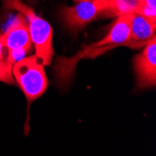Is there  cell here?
Instances as JSON below:
<instances>
[{"instance_id": "cell-1", "label": "cell", "mask_w": 156, "mask_h": 156, "mask_svg": "<svg viewBox=\"0 0 156 156\" xmlns=\"http://www.w3.org/2000/svg\"><path fill=\"white\" fill-rule=\"evenodd\" d=\"M4 9L16 10L25 18L31 40L35 46L36 56L43 66H49L53 56V30L50 23L37 15L33 9L21 0H1Z\"/></svg>"}, {"instance_id": "cell-2", "label": "cell", "mask_w": 156, "mask_h": 156, "mask_svg": "<svg viewBox=\"0 0 156 156\" xmlns=\"http://www.w3.org/2000/svg\"><path fill=\"white\" fill-rule=\"evenodd\" d=\"M12 75L29 104L40 97L48 89L49 80L44 66L36 55L24 57L16 62L12 66Z\"/></svg>"}, {"instance_id": "cell-3", "label": "cell", "mask_w": 156, "mask_h": 156, "mask_svg": "<svg viewBox=\"0 0 156 156\" xmlns=\"http://www.w3.org/2000/svg\"><path fill=\"white\" fill-rule=\"evenodd\" d=\"M108 0H85L73 7H62L60 9L61 20L71 33L79 30L94 21L107 9Z\"/></svg>"}, {"instance_id": "cell-4", "label": "cell", "mask_w": 156, "mask_h": 156, "mask_svg": "<svg viewBox=\"0 0 156 156\" xmlns=\"http://www.w3.org/2000/svg\"><path fill=\"white\" fill-rule=\"evenodd\" d=\"M135 71L139 88L154 87L156 84V37H151L144 50L135 57Z\"/></svg>"}, {"instance_id": "cell-5", "label": "cell", "mask_w": 156, "mask_h": 156, "mask_svg": "<svg viewBox=\"0 0 156 156\" xmlns=\"http://www.w3.org/2000/svg\"><path fill=\"white\" fill-rule=\"evenodd\" d=\"M4 44L8 51L15 49H25L32 51L33 42L29 34V29L25 18L19 13L7 28L5 33L1 34Z\"/></svg>"}, {"instance_id": "cell-6", "label": "cell", "mask_w": 156, "mask_h": 156, "mask_svg": "<svg viewBox=\"0 0 156 156\" xmlns=\"http://www.w3.org/2000/svg\"><path fill=\"white\" fill-rule=\"evenodd\" d=\"M134 13L130 14H122L118 16L113 26L108 33V35L96 44L97 47L101 46H117L126 43L130 41V27H131V20Z\"/></svg>"}, {"instance_id": "cell-7", "label": "cell", "mask_w": 156, "mask_h": 156, "mask_svg": "<svg viewBox=\"0 0 156 156\" xmlns=\"http://www.w3.org/2000/svg\"><path fill=\"white\" fill-rule=\"evenodd\" d=\"M156 21L144 16L133 14L130 27V40L141 41L150 39L155 35Z\"/></svg>"}, {"instance_id": "cell-8", "label": "cell", "mask_w": 156, "mask_h": 156, "mask_svg": "<svg viewBox=\"0 0 156 156\" xmlns=\"http://www.w3.org/2000/svg\"><path fill=\"white\" fill-rule=\"evenodd\" d=\"M138 1L136 0H108L107 9L102 12L103 16L113 17L122 14L136 13Z\"/></svg>"}, {"instance_id": "cell-9", "label": "cell", "mask_w": 156, "mask_h": 156, "mask_svg": "<svg viewBox=\"0 0 156 156\" xmlns=\"http://www.w3.org/2000/svg\"><path fill=\"white\" fill-rule=\"evenodd\" d=\"M12 66L9 61L0 60V81L7 84H15L13 75H12Z\"/></svg>"}, {"instance_id": "cell-10", "label": "cell", "mask_w": 156, "mask_h": 156, "mask_svg": "<svg viewBox=\"0 0 156 156\" xmlns=\"http://www.w3.org/2000/svg\"><path fill=\"white\" fill-rule=\"evenodd\" d=\"M135 14H138V15L144 16L152 21H156V8L151 7L140 1H138V5Z\"/></svg>"}, {"instance_id": "cell-11", "label": "cell", "mask_w": 156, "mask_h": 156, "mask_svg": "<svg viewBox=\"0 0 156 156\" xmlns=\"http://www.w3.org/2000/svg\"><path fill=\"white\" fill-rule=\"evenodd\" d=\"M30 51L25 49H15V50H11L8 51L7 54V61H9L10 64L14 65L16 62L22 60L23 58L25 57V55L28 54Z\"/></svg>"}, {"instance_id": "cell-12", "label": "cell", "mask_w": 156, "mask_h": 156, "mask_svg": "<svg viewBox=\"0 0 156 156\" xmlns=\"http://www.w3.org/2000/svg\"><path fill=\"white\" fill-rule=\"evenodd\" d=\"M8 54V50L4 44L1 34H0V60H6Z\"/></svg>"}, {"instance_id": "cell-13", "label": "cell", "mask_w": 156, "mask_h": 156, "mask_svg": "<svg viewBox=\"0 0 156 156\" xmlns=\"http://www.w3.org/2000/svg\"><path fill=\"white\" fill-rule=\"evenodd\" d=\"M140 2L145 3L151 7H154L156 8V0H140Z\"/></svg>"}, {"instance_id": "cell-14", "label": "cell", "mask_w": 156, "mask_h": 156, "mask_svg": "<svg viewBox=\"0 0 156 156\" xmlns=\"http://www.w3.org/2000/svg\"><path fill=\"white\" fill-rule=\"evenodd\" d=\"M75 1H77V2H80V1H85V0H75Z\"/></svg>"}, {"instance_id": "cell-15", "label": "cell", "mask_w": 156, "mask_h": 156, "mask_svg": "<svg viewBox=\"0 0 156 156\" xmlns=\"http://www.w3.org/2000/svg\"><path fill=\"white\" fill-rule=\"evenodd\" d=\"M136 1H140V0H136Z\"/></svg>"}]
</instances>
